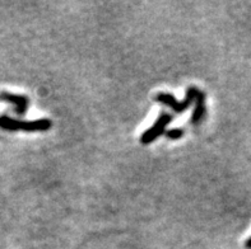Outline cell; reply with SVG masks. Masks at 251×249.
Listing matches in <instances>:
<instances>
[{"instance_id":"6da1fadb","label":"cell","mask_w":251,"mask_h":249,"mask_svg":"<svg viewBox=\"0 0 251 249\" xmlns=\"http://www.w3.org/2000/svg\"><path fill=\"white\" fill-rule=\"evenodd\" d=\"M52 127V121L49 118H40V120H31V121H22L16 120L9 116H0V129L5 131H27V133H44L49 131Z\"/></svg>"},{"instance_id":"277c9868","label":"cell","mask_w":251,"mask_h":249,"mask_svg":"<svg viewBox=\"0 0 251 249\" xmlns=\"http://www.w3.org/2000/svg\"><path fill=\"white\" fill-rule=\"evenodd\" d=\"M0 99L3 102H6V103L13 104L14 111L18 116H23L29 106V101L27 97L22 94H13V93L5 91L0 93Z\"/></svg>"},{"instance_id":"52a82bcc","label":"cell","mask_w":251,"mask_h":249,"mask_svg":"<svg viewBox=\"0 0 251 249\" xmlns=\"http://www.w3.org/2000/svg\"><path fill=\"white\" fill-rule=\"evenodd\" d=\"M246 247H248L249 249H251V237L246 240Z\"/></svg>"},{"instance_id":"8992f818","label":"cell","mask_w":251,"mask_h":249,"mask_svg":"<svg viewBox=\"0 0 251 249\" xmlns=\"http://www.w3.org/2000/svg\"><path fill=\"white\" fill-rule=\"evenodd\" d=\"M185 131L182 129H171L167 130L165 133V136L169 140H178L181 139L182 136H184Z\"/></svg>"},{"instance_id":"7a4b0ae2","label":"cell","mask_w":251,"mask_h":249,"mask_svg":"<svg viewBox=\"0 0 251 249\" xmlns=\"http://www.w3.org/2000/svg\"><path fill=\"white\" fill-rule=\"evenodd\" d=\"M199 89L195 87H189L186 91V97L184 101H177L176 97L171 93H166V91H159L156 95V101L159 103L165 104L169 108H171L175 113H184L185 111H188L190 106L195 102V98L198 95Z\"/></svg>"},{"instance_id":"3957f363","label":"cell","mask_w":251,"mask_h":249,"mask_svg":"<svg viewBox=\"0 0 251 249\" xmlns=\"http://www.w3.org/2000/svg\"><path fill=\"white\" fill-rule=\"evenodd\" d=\"M172 121V116L170 113H161L156 122L153 123L150 129H147L139 137V141L143 145H150L154 140H157L161 135H165L166 127L169 126V123Z\"/></svg>"},{"instance_id":"5b68a950","label":"cell","mask_w":251,"mask_h":249,"mask_svg":"<svg viewBox=\"0 0 251 249\" xmlns=\"http://www.w3.org/2000/svg\"><path fill=\"white\" fill-rule=\"evenodd\" d=\"M205 112H207V107H205V94L204 91H198V95L195 98V108L193 111L190 117V122L193 125H198L205 116Z\"/></svg>"}]
</instances>
